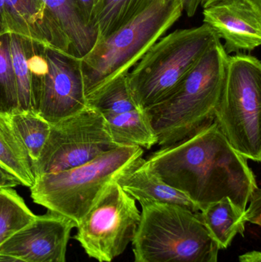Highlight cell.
I'll return each instance as SVG.
<instances>
[{
	"label": "cell",
	"mask_w": 261,
	"mask_h": 262,
	"mask_svg": "<svg viewBox=\"0 0 261 262\" xmlns=\"http://www.w3.org/2000/svg\"><path fill=\"white\" fill-rule=\"evenodd\" d=\"M248 160L215 122L146 159L165 183L185 194L200 211L225 197L245 211L258 187Z\"/></svg>",
	"instance_id": "1"
},
{
	"label": "cell",
	"mask_w": 261,
	"mask_h": 262,
	"mask_svg": "<svg viewBox=\"0 0 261 262\" xmlns=\"http://www.w3.org/2000/svg\"><path fill=\"white\" fill-rule=\"evenodd\" d=\"M228 56L218 38L181 84L146 111L160 148L173 146L214 122Z\"/></svg>",
	"instance_id": "2"
},
{
	"label": "cell",
	"mask_w": 261,
	"mask_h": 262,
	"mask_svg": "<svg viewBox=\"0 0 261 262\" xmlns=\"http://www.w3.org/2000/svg\"><path fill=\"white\" fill-rule=\"evenodd\" d=\"M182 0H154L121 28L104 38L81 59L86 98L127 75L147 51L179 19Z\"/></svg>",
	"instance_id": "3"
},
{
	"label": "cell",
	"mask_w": 261,
	"mask_h": 262,
	"mask_svg": "<svg viewBox=\"0 0 261 262\" xmlns=\"http://www.w3.org/2000/svg\"><path fill=\"white\" fill-rule=\"evenodd\" d=\"M135 262H218L219 246L199 218L174 205H141Z\"/></svg>",
	"instance_id": "4"
},
{
	"label": "cell",
	"mask_w": 261,
	"mask_h": 262,
	"mask_svg": "<svg viewBox=\"0 0 261 262\" xmlns=\"http://www.w3.org/2000/svg\"><path fill=\"white\" fill-rule=\"evenodd\" d=\"M143 155L144 149L139 146H119L81 166L40 176L29 188L31 198L48 212L68 219L77 228L104 188Z\"/></svg>",
	"instance_id": "5"
},
{
	"label": "cell",
	"mask_w": 261,
	"mask_h": 262,
	"mask_svg": "<svg viewBox=\"0 0 261 262\" xmlns=\"http://www.w3.org/2000/svg\"><path fill=\"white\" fill-rule=\"evenodd\" d=\"M218 38L204 23L158 40L127 74L138 107L146 112L169 96Z\"/></svg>",
	"instance_id": "6"
},
{
	"label": "cell",
	"mask_w": 261,
	"mask_h": 262,
	"mask_svg": "<svg viewBox=\"0 0 261 262\" xmlns=\"http://www.w3.org/2000/svg\"><path fill=\"white\" fill-rule=\"evenodd\" d=\"M261 63L244 53L228 56L214 122L247 160H261Z\"/></svg>",
	"instance_id": "7"
},
{
	"label": "cell",
	"mask_w": 261,
	"mask_h": 262,
	"mask_svg": "<svg viewBox=\"0 0 261 262\" xmlns=\"http://www.w3.org/2000/svg\"><path fill=\"white\" fill-rule=\"evenodd\" d=\"M140 219L136 200L114 180L78 225L75 238L90 258L111 262L132 243Z\"/></svg>",
	"instance_id": "8"
},
{
	"label": "cell",
	"mask_w": 261,
	"mask_h": 262,
	"mask_svg": "<svg viewBox=\"0 0 261 262\" xmlns=\"http://www.w3.org/2000/svg\"><path fill=\"white\" fill-rule=\"evenodd\" d=\"M119 147L101 113L85 108L51 124L50 133L36 163L32 165L35 178L85 164Z\"/></svg>",
	"instance_id": "9"
},
{
	"label": "cell",
	"mask_w": 261,
	"mask_h": 262,
	"mask_svg": "<svg viewBox=\"0 0 261 262\" xmlns=\"http://www.w3.org/2000/svg\"><path fill=\"white\" fill-rule=\"evenodd\" d=\"M47 74L43 80L38 113L50 124L87 106L81 59L46 47Z\"/></svg>",
	"instance_id": "10"
},
{
	"label": "cell",
	"mask_w": 261,
	"mask_h": 262,
	"mask_svg": "<svg viewBox=\"0 0 261 262\" xmlns=\"http://www.w3.org/2000/svg\"><path fill=\"white\" fill-rule=\"evenodd\" d=\"M75 228L73 222L52 212L37 215L0 246V253L26 262H66L70 233Z\"/></svg>",
	"instance_id": "11"
},
{
	"label": "cell",
	"mask_w": 261,
	"mask_h": 262,
	"mask_svg": "<svg viewBox=\"0 0 261 262\" xmlns=\"http://www.w3.org/2000/svg\"><path fill=\"white\" fill-rule=\"evenodd\" d=\"M204 23L228 55L252 52L261 44V9L248 0H209L202 5Z\"/></svg>",
	"instance_id": "12"
},
{
	"label": "cell",
	"mask_w": 261,
	"mask_h": 262,
	"mask_svg": "<svg viewBox=\"0 0 261 262\" xmlns=\"http://www.w3.org/2000/svg\"><path fill=\"white\" fill-rule=\"evenodd\" d=\"M9 33L38 41L69 55L65 35L55 23L42 0H5Z\"/></svg>",
	"instance_id": "13"
},
{
	"label": "cell",
	"mask_w": 261,
	"mask_h": 262,
	"mask_svg": "<svg viewBox=\"0 0 261 262\" xmlns=\"http://www.w3.org/2000/svg\"><path fill=\"white\" fill-rule=\"evenodd\" d=\"M117 184L139 204L174 205L198 213L199 207L180 191L165 183L140 157L116 180Z\"/></svg>",
	"instance_id": "14"
},
{
	"label": "cell",
	"mask_w": 261,
	"mask_h": 262,
	"mask_svg": "<svg viewBox=\"0 0 261 262\" xmlns=\"http://www.w3.org/2000/svg\"><path fill=\"white\" fill-rule=\"evenodd\" d=\"M47 10L69 42L70 56L82 59L98 40V29L87 26L73 0H42Z\"/></svg>",
	"instance_id": "15"
},
{
	"label": "cell",
	"mask_w": 261,
	"mask_h": 262,
	"mask_svg": "<svg viewBox=\"0 0 261 262\" xmlns=\"http://www.w3.org/2000/svg\"><path fill=\"white\" fill-rule=\"evenodd\" d=\"M199 215L220 250L229 247L238 235L245 234V211L228 197L208 205L199 212Z\"/></svg>",
	"instance_id": "16"
},
{
	"label": "cell",
	"mask_w": 261,
	"mask_h": 262,
	"mask_svg": "<svg viewBox=\"0 0 261 262\" xmlns=\"http://www.w3.org/2000/svg\"><path fill=\"white\" fill-rule=\"evenodd\" d=\"M109 132L118 146L151 149L157 137L147 113L140 109L117 115H104Z\"/></svg>",
	"instance_id": "17"
},
{
	"label": "cell",
	"mask_w": 261,
	"mask_h": 262,
	"mask_svg": "<svg viewBox=\"0 0 261 262\" xmlns=\"http://www.w3.org/2000/svg\"><path fill=\"white\" fill-rule=\"evenodd\" d=\"M0 163L19 180L21 186H33L35 177L27 151L14 129L10 115L3 113H0Z\"/></svg>",
	"instance_id": "18"
},
{
	"label": "cell",
	"mask_w": 261,
	"mask_h": 262,
	"mask_svg": "<svg viewBox=\"0 0 261 262\" xmlns=\"http://www.w3.org/2000/svg\"><path fill=\"white\" fill-rule=\"evenodd\" d=\"M26 37L9 33L11 61L18 93V110L37 112L38 99L32 72L27 66Z\"/></svg>",
	"instance_id": "19"
},
{
	"label": "cell",
	"mask_w": 261,
	"mask_h": 262,
	"mask_svg": "<svg viewBox=\"0 0 261 262\" xmlns=\"http://www.w3.org/2000/svg\"><path fill=\"white\" fill-rule=\"evenodd\" d=\"M86 98L87 106L98 111L103 116L139 109L132 95L127 74L93 91Z\"/></svg>",
	"instance_id": "20"
},
{
	"label": "cell",
	"mask_w": 261,
	"mask_h": 262,
	"mask_svg": "<svg viewBox=\"0 0 261 262\" xmlns=\"http://www.w3.org/2000/svg\"><path fill=\"white\" fill-rule=\"evenodd\" d=\"M10 117L14 129L34 164L47 141L51 124L35 111H20Z\"/></svg>",
	"instance_id": "21"
},
{
	"label": "cell",
	"mask_w": 261,
	"mask_h": 262,
	"mask_svg": "<svg viewBox=\"0 0 261 262\" xmlns=\"http://www.w3.org/2000/svg\"><path fill=\"white\" fill-rule=\"evenodd\" d=\"M36 216L13 188L0 189V246Z\"/></svg>",
	"instance_id": "22"
},
{
	"label": "cell",
	"mask_w": 261,
	"mask_h": 262,
	"mask_svg": "<svg viewBox=\"0 0 261 262\" xmlns=\"http://www.w3.org/2000/svg\"><path fill=\"white\" fill-rule=\"evenodd\" d=\"M154 0H102L96 19L98 38L117 30Z\"/></svg>",
	"instance_id": "23"
},
{
	"label": "cell",
	"mask_w": 261,
	"mask_h": 262,
	"mask_svg": "<svg viewBox=\"0 0 261 262\" xmlns=\"http://www.w3.org/2000/svg\"><path fill=\"white\" fill-rule=\"evenodd\" d=\"M18 110V93L7 33L0 36V113L11 115Z\"/></svg>",
	"instance_id": "24"
},
{
	"label": "cell",
	"mask_w": 261,
	"mask_h": 262,
	"mask_svg": "<svg viewBox=\"0 0 261 262\" xmlns=\"http://www.w3.org/2000/svg\"><path fill=\"white\" fill-rule=\"evenodd\" d=\"M77 9L87 26L95 28L102 0H73Z\"/></svg>",
	"instance_id": "25"
},
{
	"label": "cell",
	"mask_w": 261,
	"mask_h": 262,
	"mask_svg": "<svg viewBox=\"0 0 261 262\" xmlns=\"http://www.w3.org/2000/svg\"><path fill=\"white\" fill-rule=\"evenodd\" d=\"M247 223L261 226V190L257 187L254 189L245 209Z\"/></svg>",
	"instance_id": "26"
},
{
	"label": "cell",
	"mask_w": 261,
	"mask_h": 262,
	"mask_svg": "<svg viewBox=\"0 0 261 262\" xmlns=\"http://www.w3.org/2000/svg\"><path fill=\"white\" fill-rule=\"evenodd\" d=\"M21 182L0 163V189L20 186Z\"/></svg>",
	"instance_id": "27"
},
{
	"label": "cell",
	"mask_w": 261,
	"mask_h": 262,
	"mask_svg": "<svg viewBox=\"0 0 261 262\" xmlns=\"http://www.w3.org/2000/svg\"><path fill=\"white\" fill-rule=\"evenodd\" d=\"M183 10L186 12L187 15L191 17L196 14L198 8L201 6L202 0H182Z\"/></svg>",
	"instance_id": "28"
},
{
	"label": "cell",
	"mask_w": 261,
	"mask_h": 262,
	"mask_svg": "<svg viewBox=\"0 0 261 262\" xmlns=\"http://www.w3.org/2000/svg\"><path fill=\"white\" fill-rule=\"evenodd\" d=\"M239 262H261V253L259 251H251L239 257Z\"/></svg>",
	"instance_id": "29"
},
{
	"label": "cell",
	"mask_w": 261,
	"mask_h": 262,
	"mask_svg": "<svg viewBox=\"0 0 261 262\" xmlns=\"http://www.w3.org/2000/svg\"><path fill=\"white\" fill-rule=\"evenodd\" d=\"M7 33L9 32L6 23V2L0 0V36Z\"/></svg>",
	"instance_id": "30"
},
{
	"label": "cell",
	"mask_w": 261,
	"mask_h": 262,
	"mask_svg": "<svg viewBox=\"0 0 261 262\" xmlns=\"http://www.w3.org/2000/svg\"><path fill=\"white\" fill-rule=\"evenodd\" d=\"M0 262H26L19 258L6 254L0 253Z\"/></svg>",
	"instance_id": "31"
},
{
	"label": "cell",
	"mask_w": 261,
	"mask_h": 262,
	"mask_svg": "<svg viewBox=\"0 0 261 262\" xmlns=\"http://www.w3.org/2000/svg\"><path fill=\"white\" fill-rule=\"evenodd\" d=\"M248 1L251 3L253 6L261 9V0H248Z\"/></svg>",
	"instance_id": "32"
},
{
	"label": "cell",
	"mask_w": 261,
	"mask_h": 262,
	"mask_svg": "<svg viewBox=\"0 0 261 262\" xmlns=\"http://www.w3.org/2000/svg\"><path fill=\"white\" fill-rule=\"evenodd\" d=\"M209 1V0H202V3H201V6L204 4V3H207V2Z\"/></svg>",
	"instance_id": "33"
},
{
	"label": "cell",
	"mask_w": 261,
	"mask_h": 262,
	"mask_svg": "<svg viewBox=\"0 0 261 262\" xmlns=\"http://www.w3.org/2000/svg\"><path fill=\"white\" fill-rule=\"evenodd\" d=\"M135 262V261H134Z\"/></svg>",
	"instance_id": "34"
}]
</instances>
